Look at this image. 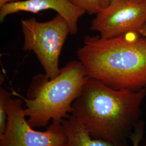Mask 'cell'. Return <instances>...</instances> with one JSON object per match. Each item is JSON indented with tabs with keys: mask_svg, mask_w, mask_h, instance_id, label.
<instances>
[{
	"mask_svg": "<svg viewBox=\"0 0 146 146\" xmlns=\"http://www.w3.org/2000/svg\"><path fill=\"white\" fill-rule=\"evenodd\" d=\"M146 89L115 90L88 78L72 104L71 115L92 138L114 143L127 142L141 120Z\"/></svg>",
	"mask_w": 146,
	"mask_h": 146,
	"instance_id": "6da1fadb",
	"label": "cell"
},
{
	"mask_svg": "<svg viewBox=\"0 0 146 146\" xmlns=\"http://www.w3.org/2000/svg\"><path fill=\"white\" fill-rule=\"evenodd\" d=\"M77 55L89 78L115 90L146 88V39L139 34L86 36Z\"/></svg>",
	"mask_w": 146,
	"mask_h": 146,
	"instance_id": "7a4b0ae2",
	"label": "cell"
},
{
	"mask_svg": "<svg viewBox=\"0 0 146 146\" xmlns=\"http://www.w3.org/2000/svg\"><path fill=\"white\" fill-rule=\"evenodd\" d=\"M88 76L80 61H72L61 69L54 78L45 74L35 75L30 84L26 98L14 92L25 102V114L34 128L47 126L49 121L61 122L72 111V104L81 93Z\"/></svg>",
	"mask_w": 146,
	"mask_h": 146,
	"instance_id": "3957f363",
	"label": "cell"
},
{
	"mask_svg": "<svg viewBox=\"0 0 146 146\" xmlns=\"http://www.w3.org/2000/svg\"><path fill=\"white\" fill-rule=\"evenodd\" d=\"M24 37L23 49L33 52L49 78L60 73L59 58L70 29L68 22L58 14L49 21L41 22L35 17L21 21Z\"/></svg>",
	"mask_w": 146,
	"mask_h": 146,
	"instance_id": "277c9868",
	"label": "cell"
},
{
	"mask_svg": "<svg viewBox=\"0 0 146 146\" xmlns=\"http://www.w3.org/2000/svg\"><path fill=\"white\" fill-rule=\"evenodd\" d=\"M22 104L20 98L9 101L0 146H63L66 143L67 135L61 122H52L44 131H35L26 119Z\"/></svg>",
	"mask_w": 146,
	"mask_h": 146,
	"instance_id": "5b68a950",
	"label": "cell"
},
{
	"mask_svg": "<svg viewBox=\"0 0 146 146\" xmlns=\"http://www.w3.org/2000/svg\"><path fill=\"white\" fill-rule=\"evenodd\" d=\"M146 22V2L112 0L96 14L90 28L99 32L101 37L111 38L131 33L139 34Z\"/></svg>",
	"mask_w": 146,
	"mask_h": 146,
	"instance_id": "8992f818",
	"label": "cell"
},
{
	"mask_svg": "<svg viewBox=\"0 0 146 146\" xmlns=\"http://www.w3.org/2000/svg\"><path fill=\"white\" fill-rule=\"evenodd\" d=\"M0 9L1 22L7 16L21 11L37 13L41 11L54 10L68 22L72 35L77 33L78 20L86 14L85 11L73 5L68 0H23L7 4Z\"/></svg>",
	"mask_w": 146,
	"mask_h": 146,
	"instance_id": "52a82bcc",
	"label": "cell"
},
{
	"mask_svg": "<svg viewBox=\"0 0 146 146\" xmlns=\"http://www.w3.org/2000/svg\"><path fill=\"white\" fill-rule=\"evenodd\" d=\"M61 123L67 135V141L63 146H128L127 142L114 143L92 138L83 125L73 115L62 120Z\"/></svg>",
	"mask_w": 146,
	"mask_h": 146,
	"instance_id": "ba28073f",
	"label": "cell"
},
{
	"mask_svg": "<svg viewBox=\"0 0 146 146\" xmlns=\"http://www.w3.org/2000/svg\"><path fill=\"white\" fill-rule=\"evenodd\" d=\"M11 99V93L5 89H0V134L5 131L8 118V106Z\"/></svg>",
	"mask_w": 146,
	"mask_h": 146,
	"instance_id": "9c48e42d",
	"label": "cell"
},
{
	"mask_svg": "<svg viewBox=\"0 0 146 146\" xmlns=\"http://www.w3.org/2000/svg\"><path fill=\"white\" fill-rule=\"evenodd\" d=\"M73 5L92 15L96 14L101 9L100 0H68Z\"/></svg>",
	"mask_w": 146,
	"mask_h": 146,
	"instance_id": "30bf717a",
	"label": "cell"
},
{
	"mask_svg": "<svg viewBox=\"0 0 146 146\" xmlns=\"http://www.w3.org/2000/svg\"><path fill=\"white\" fill-rule=\"evenodd\" d=\"M145 128V122L140 120L136 126L134 132L131 134L130 139L132 141L133 146H139V144L142 140Z\"/></svg>",
	"mask_w": 146,
	"mask_h": 146,
	"instance_id": "8fae6325",
	"label": "cell"
},
{
	"mask_svg": "<svg viewBox=\"0 0 146 146\" xmlns=\"http://www.w3.org/2000/svg\"><path fill=\"white\" fill-rule=\"evenodd\" d=\"M22 1H23V0H0V8L2 7L3 6L8 3L18 2Z\"/></svg>",
	"mask_w": 146,
	"mask_h": 146,
	"instance_id": "7c38bea8",
	"label": "cell"
},
{
	"mask_svg": "<svg viewBox=\"0 0 146 146\" xmlns=\"http://www.w3.org/2000/svg\"><path fill=\"white\" fill-rule=\"evenodd\" d=\"M112 0H100V5L101 8H104L110 5Z\"/></svg>",
	"mask_w": 146,
	"mask_h": 146,
	"instance_id": "4fadbf2b",
	"label": "cell"
},
{
	"mask_svg": "<svg viewBox=\"0 0 146 146\" xmlns=\"http://www.w3.org/2000/svg\"><path fill=\"white\" fill-rule=\"evenodd\" d=\"M139 34L142 36L143 37L146 39V22L143 25V26L142 27L141 29L139 31Z\"/></svg>",
	"mask_w": 146,
	"mask_h": 146,
	"instance_id": "5bb4252c",
	"label": "cell"
},
{
	"mask_svg": "<svg viewBox=\"0 0 146 146\" xmlns=\"http://www.w3.org/2000/svg\"><path fill=\"white\" fill-rule=\"evenodd\" d=\"M133 1H134L136 2H139V3H142V2H146V0H131Z\"/></svg>",
	"mask_w": 146,
	"mask_h": 146,
	"instance_id": "9a60e30c",
	"label": "cell"
},
{
	"mask_svg": "<svg viewBox=\"0 0 146 146\" xmlns=\"http://www.w3.org/2000/svg\"><path fill=\"white\" fill-rule=\"evenodd\" d=\"M146 146V144H145V145H144V146Z\"/></svg>",
	"mask_w": 146,
	"mask_h": 146,
	"instance_id": "2e32d148",
	"label": "cell"
}]
</instances>
